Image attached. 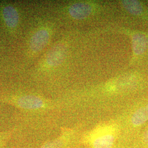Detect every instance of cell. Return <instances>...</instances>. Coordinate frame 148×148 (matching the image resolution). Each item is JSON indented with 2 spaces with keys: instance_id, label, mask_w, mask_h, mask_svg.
I'll return each mask as SVG.
<instances>
[{
  "instance_id": "1",
  "label": "cell",
  "mask_w": 148,
  "mask_h": 148,
  "mask_svg": "<svg viewBox=\"0 0 148 148\" xmlns=\"http://www.w3.org/2000/svg\"><path fill=\"white\" fill-rule=\"evenodd\" d=\"M64 15L70 21L81 25L110 19L118 14L115 2L75 0L64 5Z\"/></svg>"
},
{
  "instance_id": "5",
  "label": "cell",
  "mask_w": 148,
  "mask_h": 148,
  "mask_svg": "<svg viewBox=\"0 0 148 148\" xmlns=\"http://www.w3.org/2000/svg\"><path fill=\"white\" fill-rule=\"evenodd\" d=\"M8 104L27 110H39L47 108L50 104L41 96L33 95L3 97L1 99Z\"/></svg>"
},
{
  "instance_id": "3",
  "label": "cell",
  "mask_w": 148,
  "mask_h": 148,
  "mask_svg": "<svg viewBox=\"0 0 148 148\" xmlns=\"http://www.w3.org/2000/svg\"><path fill=\"white\" fill-rule=\"evenodd\" d=\"M115 3L118 14L123 19L148 24V7L145 3L138 0H118Z\"/></svg>"
},
{
  "instance_id": "9",
  "label": "cell",
  "mask_w": 148,
  "mask_h": 148,
  "mask_svg": "<svg viewBox=\"0 0 148 148\" xmlns=\"http://www.w3.org/2000/svg\"><path fill=\"white\" fill-rule=\"evenodd\" d=\"M115 138L111 134H105L96 138L93 141L94 148H110L113 145Z\"/></svg>"
},
{
  "instance_id": "6",
  "label": "cell",
  "mask_w": 148,
  "mask_h": 148,
  "mask_svg": "<svg viewBox=\"0 0 148 148\" xmlns=\"http://www.w3.org/2000/svg\"><path fill=\"white\" fill-rule=\"evenodd\" d=\"M53 33V27L49 24L39 27L30 40V49L32 53L36 54L40 53L50 42Z\"/></svg>"
},
{
  "instance_id": "12",
  "label": "cell",
  "mask_w": 148,
  "mask_h": 148,
  "mask_svg": "<svg viewBox=\"0 0 148 148\" xmlns=\"http://www.w3.org/2000/svg\"><path fill=\"white\" fill-rule=\"evenodd\" d=\"M143 141L145 144L148 145V128L143 134Z\"/></svg>"
},
{
  "instance_id": "2",
  "label": "cell",
  "mask_w": 148,
  "mask_h": 148,
  "mask_svg": "<svg viewBox=\"0 0 148 148\" xmlns=\"http://www.w3.org/2000/svg\"><path fill=\"white\" fill-rule=\"evenodd\" d=\"M103 32L118 33L129 38L132 48L131 57L128 63L130 66L140 62L148 53V32L131 29L122 26H106Z\"/></svg>"
},
{
  "instance_id": "8",
  "label": "cell",
  "mask_w": 148,
  "mask_h": 148,
  "mask_svg": "<svg viewBox=\"0 0 148 148\" xmlns=\"http://www.w3.org/2000/svg\"><path fill=\"white\" fill-rule=\"evenodd\" d=\"M130 121L134 127H139L148 121V101L139 106L133 111Z\"/></svg>"
},
{
  "instance_id": "4",
  "label": "cell",
  "mask_w": 148,
  "mask_h": 148,
  "mask_svg": "<svg viewBox=\"0 0 148 148\" xmlns=\"http://www.w3.org/2000/svg\"><path fill=\"white\" fill-rule=\"evenodd\" d=\"M71 42L61 41L51 48L43 59L41 65L43 70H52L60 66L68 58Z\"/></svg>"
},
{
  "instance_id": "11",
  "label": "cell",
  "mask_w": 148,
  "mask_h": 148,
  "mask_svg": "<svg viewBox=\"0 0 148 148\" xmlns=\"http://www.w3.org/2000/svg\"><path fill=\"white\" fill-rule=\"evenodd\" d=\"M13 133V131L0 132V148H5V147Z\"/></svg>"
},
{
  "instance_id": "7",
  "label": "cell",
  "mask_w": 148,
  "mask_h": 148,
  "mask_svg": "<svg viewBox=\"0 0 148 148\" xmlns=\"http://www.w3.org/2000/svg\"><path fill=\"white\" fill-rule=\"evenodd\" d=\"M1 14L7 27L16 29L19 24V16L16 8L10 5H6L2 8Z\"/></svg>"
},
{
  "instance_id": "10",
  "label": "cell",
  "mask_w": 148,
  "mask_h": 148,
  "mask_svg": "<svg viewBox=\"0 0 148 148\" xmlns=\"http://www.w3.org/2000/svg\"><path fill=\"white\" fill-rule=\"evenodd\" d=\"M64 144V140L60 138L48 142L40 148H62Z\"/></svg>"
}]
</instances>
